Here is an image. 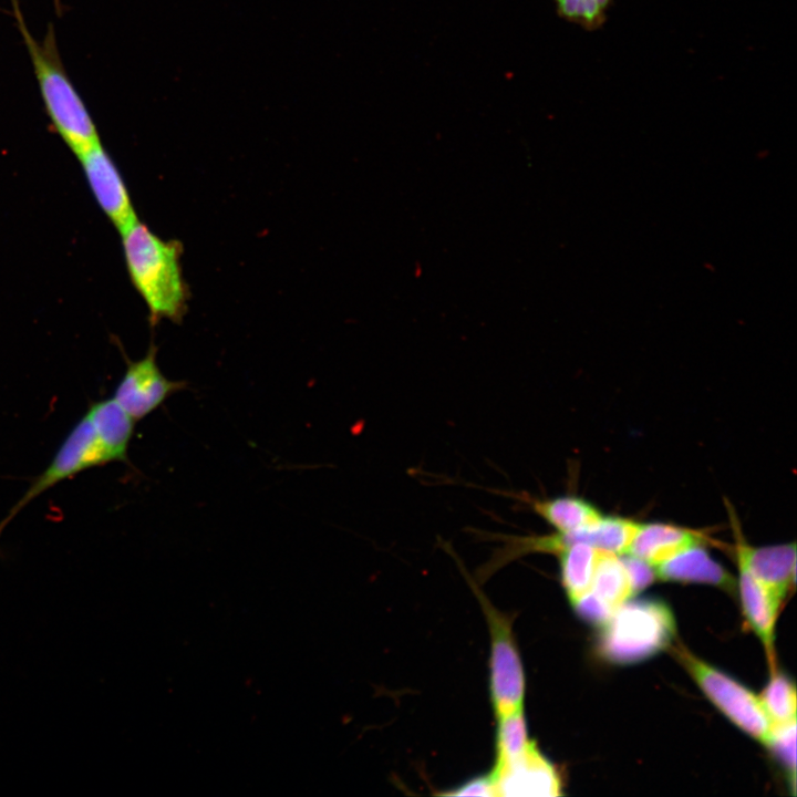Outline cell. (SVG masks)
Returning <instances> with one entry per match:
<instances>
[{"mask_svg":"<svg viewBox=\"0 0 797 797\" xmlns=\"http://www.w3.org/2000/svg\"><path fill=\"white\" fill-rule=\"evenodd\" d=\"M735 540V553L752 575L782 601L795 582L796 545L782 544L753 547L746 541L739 519L729 501H725Z\"/></svg>","mask_w":797,"mask_h":797,"instance_id":"9","label":"cell"},{"mask_svg":"<svg viewBox=\"0 0 797 797\" xmlns=\"http://www.w3.org/2000/svg\"><path fill=\"white\" fill-rule=\"evenodd\" d=\"M134 424L113 397L92 402L45 469L0 520V535L23 508L59 483L94 467L126 462Z\"/></svg>","mask_w":797,"mask_h":797,"instance_id":"1","label":"cell"},{"mask_svg":"<svg viewBox=\"0 0 797 797\" xmlns=\"http://www.w3.org/2000/svg\"><path fill=\"white\" fill-rule=\"evenodd\" d=\"M658 578L665 581L713 584L731 593L736 590L734 577L702 547H690L654 567Z\"/></svg>","mask_w":797,"mask_h":797,"instance_id":"13","label":"cell"},{"mask_svg":"<svg viewBox=\"0 0 797 797\" xmlns=\"http://www.w3.org/2000/svg\"><path fill=\"white\" fill-rule=\"evenodd\" d=\"M759 698L774 728L796 722L795 685L785 675L774 671Z\"/></svg>","mask_w":797,"mask_h":797,"instance_id":"18","label":"cell"},{"mask_svg":"<svg viewBox=\"0 0 797 797\" xmlns=\"http://www.w3.org/2000/svg\"><path fill=\"white\" fill-rule=\"evenodd\" d=\"M497 722L495 766H500L522 755L531 741L528 738L522 707L497 717Z\"/></svg>","mask_w":797,"mask_h":797,"instance_id":"19","label":"cell"},{"mask_svg":"<svg viewBox=\"0 0 797 797\" xmlns=\"http://www.w3.org/2000/svg\"><path fill=\"white\" fill-rule=\"evenodd\" d=\"M769 747L775 748L776 753L786 769L788 776L795 786L796 773V722L774 728L773 741Z\"/></svg>","mask_w":797,"mask_h":797,"instance_id":"20","label":"cell"},{"mask_svg":"<svg viewBox=\"0 0 797 797\" xmlns=\"http://www.w3.org/2000/svg\"><path fill=\"white\" fill-rule=\"evenodd\" d=\"M77 157L94 198L117 230L138 220L125 183L101 141Z\"/></svg>","mask_w":797,"mask_h":797,"instance_id":"8","label":"cell"},{"mask_svg":"<svg viewBox=\"0 0 797 797\" xmlns=\"http://www.w3.org/2000/svg\"><path fill=\"white\" fill-rule=\"evenodd\" d=\"M675 632L673 613L665 603L627 600L602 624L598 646L609 662L631 664L670 646Z\"/></svg>","mask_w":797,"mask_h":797,"instance_id":"4","label":"cell"},{"mask_svg":"<svg viewBox=\"0 0 797 797\" xmlns=\"http://www.w3.org/2000/svg\"><path fill=\"white\" fill-rule=\"evenodd\" d=\"M620 557L629 573L634 593L646 588L656 578L654 568L642 559L629 553Z\"/></svg>","mask_w":797,"mask_h":797,"instance_id":"21","label":"cell"},{"mask_svg":"<svg viewBox=\"0 0 797 797\" xmlns=\"http://www.w3.org/2000/svg\"><path fill=\"white\" fill-rule=\"evenodd\" d=\"M738 591L746 620L760 639L772 670H775L774 631L782 600L762 584L736 555Z\"/></svg>","mask_w":797,"mask_h":797,"instance_id":"12","label":"cell"},{"mask_svg":"<svg viewBox=\"0 0 797 797\" xmlns=\"http://www.w3.org/2000/svg\"><path fill=\"white\" fill-rule=\"evenodd\" d=\"M702 542L700 532L684 527L664 522L640 524L627 553L642 559L654 568L676 553Z\"/></svg>","mask_w":797,"mask_h":797,"instance_id":"14","label":"cell"},{"mask_svg":"<svg viewBox=\"0 0 797 797\" xmlns=\"http://www.w3.org/2000/svg\"><path fill=\"white\" fill-rule=\"evenodd\" d=\"M12 4L45 113L55 133L77 156L100 141L95 123L63 66L53 28H49L42 41L35 40L25 27L15 0Z\"/></svg>","mask_w":797,"mask_h":797,"instance_id":"3","label":"cell"},{"mask_svg":"<svg viewBox=\"0 0 797 797\" xmlns=\"http://www.w3.org/2000/svg\"><path fill=\"white\" fill-rule=\"evenodd\" d=\"M640 524L625 517L603 515L597 524L577 531L529 536L528 546L531 552L557 555L572 544L582 542L602 551L624 555Z\"/></svg>","mask_w":797,"mask_h":797,"instance_id":"11","label":"cell"},{"mask_svg":"<svg viewBox=\"0 0 797 797\" xmlns=\"http://www.w3.org/2000/svg\"><path fill=\"white\" fill-rule=\"evenodd\" d=\"M496 796L553 797L561 795L560 779L552 764L531 742L516 759L495 766L489 774Z\"/></svg>","mask_w":797,"mask_h":797,"instance_id":"10","label":"cell"},{"mask_svg":"<svg viewBox=\"0 0 797 797\" xmlns=\"http://www.w3.org/2000/svg\"><path fill=\"white\" fill-rule=\"evenodd\" d=\"M121 235L128 276L148 308L151 322L182 320L188 292L180 266V242L159 238L138 220Z\"/></svg>","mask_w":797,"mask_h":797,"instance_id":"2","label":"cell"},{"mask_svg":"<svg viewBox=\"0 0 797 797\" xmlns=\"http://www.w3.org/2000/svg\"><path fill=\"white\" fill-rule=\"evenodd\" d=\"M589 591L613 611L634 594L620 555L600 550Z\"/></svg>","mask_w":797,"mask_h":797,"instance_id":"17","label":"cell"},{"mask_svg":"<svg viewBox=\"0 0 797 797\" xmlns=\"http://www.w3.org/2000/svg\"><path fill=\"white\" fill-rule=\"evenodd\" d=\"M599 553V549L582 542L572 544L557 553L561 582L571 604L589 592Z\"/></svg>","mask_w":797,"mask_h":797,"instance_id":"16","label":"cell"},{"mask_svg":"<svg viewBox=\"0 0 797 797\" xmlns=\"http://www.w3.org/2000/svg\"><path fill=\"white\" fill-rule=\"evenodd\" d=\"M532 510L559 532H572L597 524L603 516L587 499L563 495L534 499Z\"/></svg>","mask_w":797,"mask_h":797,"instance_id":"15","label":"cell"},{"mask_svg":"<svg viewBox=\"0 0 797 797\" xmlns=\"http://www.w3.org/2000/svg\"><path fill=\"white\" fill-rule=\"evenodd\" d=\"M673 651L703 693L727 718L762 744L770 746L774 727L758 696L683 645H675Z\"/></svg>","mask_w":797,"mask_h":797,"instance_id":"5","label":"cell"},{"mask_svg":"<svg viewBox=\"0 0 797 797\" xmlns=\"http://www.w3.org/2000/svg\"><path fill=\"white\" fill-rule=\"evenodd\" d=\"M490 632V697L496 717L522 707L525 673L514 639L511 620L499 612L470 581Z\"/></svg>","mask_w":797,"mask_h":797,"instance_id":"6","label":"cell"},{"mask_svg":"<svg viewBox=\"0 0 797 797\" xmlns=\"http://www.w3.org/2000/svg\"><path fill=\"white\" fill-rule=\"evenodd\" d=\"M186 385V382L169 380L162 373L156 362V349L151 346L144 358L127 363L113 398L137 422Z\"/></svg>","mask_w":797,"mask_h":797,"instance_id":"7","label":"cell"},{"mask_svg":"<svg viewBox=\"0 0 797 797\" xmlns=\"http://www.w3.org/2000/svg\"><path fill=\"white\" fill-rule=\"evenodd\" d=\"M572 605L582 619L600 625L614 612L590 591L583 594Z\"/></svg>","mask_w":797,"mask_h":797,"instance_id":"22","label":"cell"},{"mask_svg":"<svg viewBox=\"0 0 797 797\" xmlns=\"http://www.w3.org/2000/svg\"><path fill=\"white\" fill-rule=\"evenodd\" d=\"M452 796H496L491 777L482 776L473 778L457 787L455 790L446 793Z\"/></svg>","mask_w":797,"mask_h":797,"instance_id":"23","label":"cell"}]
</instances>
